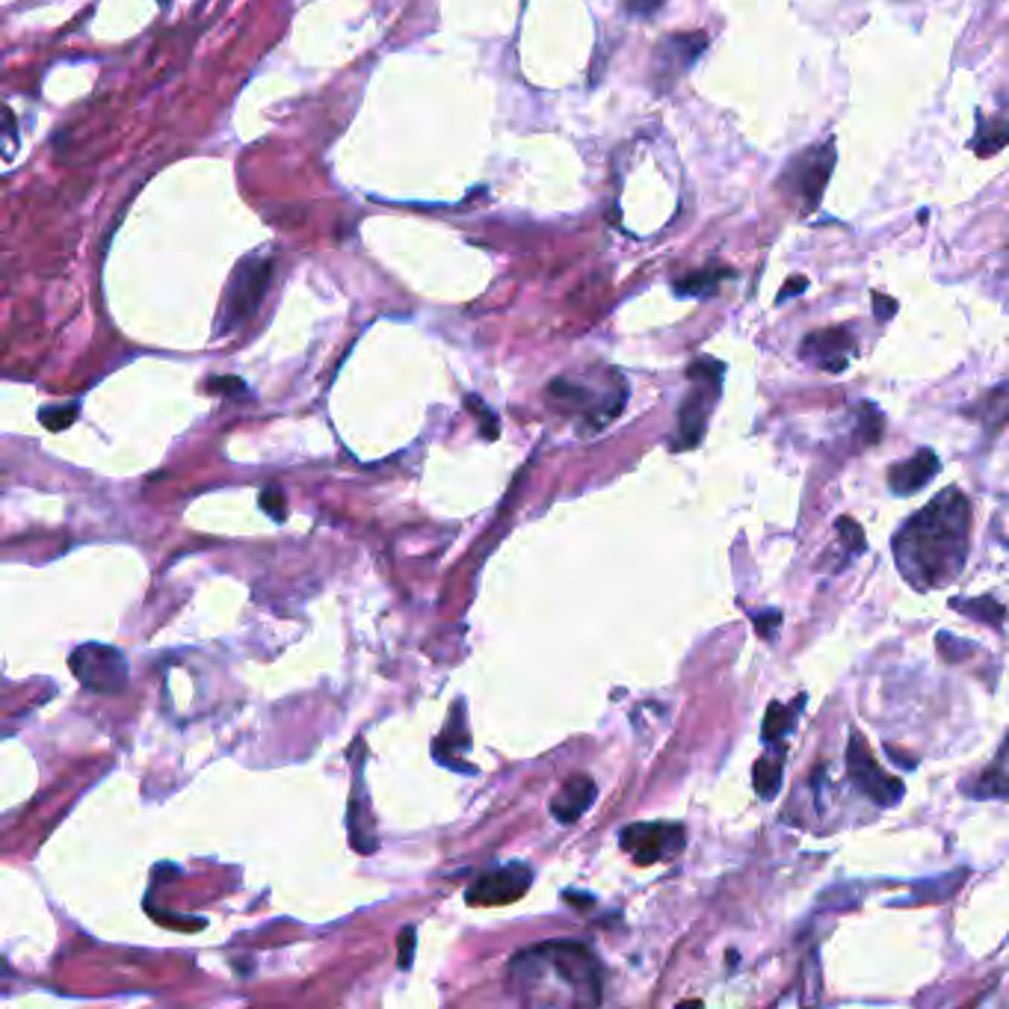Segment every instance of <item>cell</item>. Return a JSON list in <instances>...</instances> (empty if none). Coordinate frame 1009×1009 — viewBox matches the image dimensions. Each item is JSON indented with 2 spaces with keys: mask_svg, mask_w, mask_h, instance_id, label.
I'll use <instances>...</instances> for the list:
<instances>
[{
  "mask_svg": "<svg viewBox=\"0 0 1009 1009\" xmlns=\"http://www.w3.org/2000/svg\"><path fill=\"white\" fill-rule=\"evenodd\" d=\"M971 545V504L957 486L936 495L895 536L897 572L918 593L953 584Z\"/></svg>",
  "mask_w": 1009,
  "mask_h": 1009,
  "instance_id": "1",
  "label": "cell"
},
{
  "mask_svg": "<svg viewBox=\"0 0 1009 1009\" xmlns=\"http://www.w3.org/2000/svg\"><path fill=\"white\" fill-rule=\"evenodd\" d=\"M506 986L524 1007H598L604 971L584 941H545L518 950L506 966Z\"/></svg>",
  "mask_w": 1009,
  "mask_h": 1009,
  "instance_id": "2",
  "label": "cell"
},
{
  "mask_svg": "<svg viewBox=\"0 0 1009 1009\" xmlns=\"http://www.w3.org/2000/svg\"><path fill=\"white\" fill-rule=\"evenodd\" d=\"M548 400L559 412L575 415L581 421V433L589 435L602 433L604 426L622 415L628 403V385L616 371H611L602 389L575 376H557L548 385Z\"/></svg>",
  "mask_w": 1009,
  "mask_h": 1009,
  "instance_id": "3",
  "label": "cell"
},
{
  "mask_svg": "<svg viewBox=\"0 0 1009 1009\" xmlns=\"http://www.w3.org/2000/svg\"><path fill=\"white\" fill-rule=\"evenodd\" d=\"M835 163H838L835 140L811 142V145L797 151V154L785 163L779 178V190L785 193V199H790V202L797 204L803 216L817 211V204L824 199L826 186L833 181Z\"/></svg>",
  "mask_w": 1009,
  "mask_h": 1009,
  "instance_id": "4",
  "label": "cell"
},
{
  "mask_svg": "<svg viewBox=\"0 0 1009 1009\" xmlns=\"http://www.w3.org/2000/svg\"><path fill=\"white\" fill-rule=\"evenodd\" d=\"M687 376H690L693 389L678 408V433L673 438V451H693L705 438L710 408L717 406L719 394H723L726 364L717 359H696L687 367Z\"/></svg>",
  "mask_w": 1009,
  "mask_h": 1009,
  "instance_id": "5",
  "label": "cell"
},
{
  "mask_svg": "<svg viewBox=\"0 0 1009 1009\" xmlns=\"http://www.w3.org/2000/svg\"><path fill=\"white\" fill-rule=\"evenodd\" d=\"M273 282V258L270 255H249L231 273V282L225 287V300H222L220 320H216V335H229L234 329L255 317L261 309L266 291Z\"/></svg>",
  "mask_w": 1009,
  "mask_h": 1009,
  "instance_id": "6",
  "label": "cell"
},
{
  "mask_svg": "<svg viewBox=\"0 0 1009 1009\" xmlns=\"http://www.w3.org/2000/svg\"><path fill=\"white\" fill-rule=\"evenodd\" d=\"M69 666L74 678L98 696H119L128 687V657L115 646L83 643L69 655Z\"/></svg>",
  "mask_w": 1009,
  "mask_h": 1009,
  "instance_id": "7",
  "label": "cell"
},
{
  "mask_svg": "<svg viewBox=\"0 0 1009 1009\" xmlns=\"http://www.w3.org/2000/svg\"><path fill=\"white\" fill-rule=\"evenodd\" d=\"M847 773H850L852 785H856V788H859L861 794L870 799V803H877L879 808H891L904 799V794H906L904 781L879 767L877 758L870 755L868 740H865L859 731H852L850 735V749H847Z\"/></svg>",
  "mask_w": 1009,
  "mask_h": 1009,
  "instance_id": "8",
  "label": "cell"
},
{
  "mask_svg": "<svg viewBox=\"0 0 1009 1009\" xmlns=\"http://www.w3.org/2000/svg\"><path fill=\"white\" fill-rule=\"evenodd\" d=\"M705 48H708V33H702V30L664 36L657 42L655 60H652V83L657 92H669L696 65Z\"/></svg>",
  "mask_w": 1009,
  "mask_h": 1009,
  "instance_id": "9",
  "label": "cell"
},
{
  "mask_svg": "<svg viewBox=\"0 0 1009 1009\" xmlns=\"http://www.w3.org/2000/svg\"><path fill=\"white\" fill-rule=\"evenodd\" d=\"M684 826L678 824H634L622 829L619 844L639 868L675 859L684 850Z\"/></svg>",
  "mask_w": 1009,
  "mask_h": 1009,
  "instance_id": "10",
  "label": "cell"
},
{
  "mask_svg": "<svg viewBox=\"0 0 1009 1009\" xmlns=\"http://www.w3.org/2000/svg\"><path fill=\"white\" fill-rule=\"evenodd\" d=\"M533 886V870L524 861H509L501 868L486 870L477 877L465 891V900L471 906H506L522 900L527 888Z\"/></svg>",
  "mask_w": 1009,
  "mask_h": 1009,
  "instance_id": "11",
  "label": "cell"
},
{
  "mask_svg": "<svg viewBox=\"0 0 1009 1009\" xmlns=\"http://www.w3.org/2000/svg\"><path fill=\"white\" fill-rule=\"evenodd\" d=\"M799 355L826 373H844L856 355V337L847 326H829L808 332L799 344Z\"/></svg>",
  "mask_w": 1009,
  "mask_h": 1009,
  "instance_id": "12",
  "label": "cell"
},
{
  "mask_svg": "<svg viewBox=\"0 0 1009 1009\" xmlns=\"http://www.w3.org/2000/svg\"><path fill=\"white\" fill-rule=\"evenodd\" d=\"M936 474H939V456H936V451H930V447H921L915 456L895 462V465L888 468V486H891V492H895L897 497L915 495V492L927 486Z\"/></svg>",
  "mask_w": 1009,
  "mask_h": 1009,
  "instance_id": "13",
  "label": "cell"
},
{
  "mask_svg": "<svg viewBox=\"0 0 1009 1009\" xmlns=\"http://www.w3.org/2000/svg\"><path fill=\"white\" fill-rule=\"evenodd\" d=\"M595 794H598L595 781L589 776H584V773H577V776H572L559 788L557 797L551 799V815L557 817V824L563 826L575 824V820H581L589 811V806L595 803Z\"/></svg>",
  "mask_w": 1009,
  "mask_h": 1009,
  "instance_id": "14",
  "label": "cell"
},
{
  "mask_svg": "<svg viewBox=\"0 0 1009 1009\" xmlns=\"http://www.w3.org/2000/svg\"><path fill=\"white\" fill-rule=\"evenodd\" d=\"M726 279H731L728 266H702V270H693V273L675 279L673 293L684 296V300H710V296H717Z\"/></svg>",
  "mask_w": 1009,
  "mask_h": 1009,
  "instance_id": "15",
  "label": "cell"
},
{
  "mask_svg": "<svg viewBox=\"0 0 1009 1009\" xmlns=\"http://www.w3.org/2000/svg\"><path fill=\"white\" fill-rule=\"evenodd\" d=\"M966 415L977 424H983L989 433H998L1003 424H1009V382L986 391L983 397L966 408Z\"/></svg>",
  "mask_w": 1009,
  "mask_h": 1009,
  "instance_id": "16",
  "label": "cell"
},
{
  "mask_svg": "<svg viewBox=\"0 0 1009 1009\" xmlns=\"http://www.w3.org/2000/svg\"><path fill=\"white\" fill-rule=\"evenodd\" d=\"M1009 145V115L977 113V131L971 137V151L977 158H995Z\"/></svg>",
  "mask_w": 1009,
  "mask_h": 1009,
  "instance_id": "17",
  "label": "cell"
},
{
  "mask_svg": "<svg viewBox=\"0 0 1009 1009\" xmlns=\"http://www.w3.org/2000/svg\"><path fill=\"white\" fill-rule=\"evenodd\" d=\"M971 797L975 799H995V797H1007L1009 794V749L1003 744L1001 755H998V761L992 767H986L980 773V779L971 785Z\"/></svg>",
  "mask_w": 1009,
  "mask_h": 1009,
  "instance_id": "18",
  "label": "cell"
},
{
  "mask_svg": "<svg viewBox=\"0 0 1009 1009\" xmlns=\"http://www.w3.org/2000/svg\"><path fill=\"white\" fill-rule=\"evenodd\" d=\"M355 785H359V797H355L353 790V799H350V841H353V850L373 852V847H376V835H373V820L364 815L362 776L355 779Z\"/></svg>",
  "mask_w": 1009,
  "mask_h": 1009,
  "instance_id": "19",
  "label": "cell"
},
{
  "mask_svg": "<svg viewBox=\"0 0 1009 1009\" xmlns=\"http://www.w3.org/2000/svg\"><path fill=\"white\" fill-rule=\"evenodd\" d=\"M835 531H838V539H835L838 557H833L835 563L829 568H833V572H841V568L850 566L852 557H859L861 551L868 548V542H865V531H861L852 518H841V522L835 524Z\"/></svg>",
  "mask_w": 1009,
  "mask_h": 1009,
  "instance_id": "20",
  "label": "cell"
},
{
  "mask_svg": "<svg viewBox=\"0 0 1009 1009\" xmlns=\"http://www.w3.org/2000/svg\"><path fill=\"white\" fill-rule=\"evenodd\" d=\"M950 607L957 613H962V616L986 622V625H992V628H1001L1003 619H1007V607L995 602L992 595H983V598H953Z\"/></svg>",
  "mask_w": 1009,
  "mask_h": 1009,
  "instance_id": "21",
  "label": "cell"
},
{
  "mask_svg": "<svg viewBox=\"0 0 1009 1009\" xmlns=\"http://www.w3.org/2000/svg\"><path fill=\"white\" fill-rule=\"evenodd\" d=\"M799 708H803V699H799L797 708H788V705H781V702H773L770 710H767V717H764L761 731L764 740H767V744H781V740L794 731Z\"/></svg>",
  "mask_w": 1009,
  "mask_h": 1009,
  "instance_id": "22",
  "label": "cell"
},
{
  "mask_svg": "<svg viewBox=\"0 0 1009 1009\" xmlns=\"http://www.w3.org/2000/svg\"><path fill=\"white\" fill-rule=\"evenodd\" d=\"M781 753H785V749H781ZM781 753L776 755V758L764 755V758L755 761L753 781H755V790H758L764 799H773L781 788Z\"/></svg>",
  "mask_w": 1009,
  "mask_h": 1009,
  "instance_id": "23",
  "label": "cell"
},
{
  "mask_svg": "<svg viewBox=\"0 0 1009 1009\" xmlns=\"http://www.w3.org/2000/svg\"><path fill=\"white\" fill-rule=\"evenodd\" d=\"M966 877V870H957V874H948V877L918 882V886H912V900L915 904H921V900H948L953 891H959Z\"/></svg>",
  "mask_w": 1009,
  "mask_h": 1009,
  "instance_id": "24",
  "label": "cell"
},
{
  "mask_svg": "<svg viewBox=\"0 0 1009 1009\" xmlns=\"http://www.w3.org/2000/svg\"><path fill=\"white\" fill-rule=\"evenodd\" d=\"M859 438H865V444H877V438L882 435V415L870 403L859 408Z\"/></svg>",
  "mask_w": 1009,
  "mask_h": 1009,
  "instance_id": "25",
  "label": "cell"
},
{
  "mask_svg": "<svg viewBox=\"0 0 1009 1009\" xmlns=\"http://www.w3.org/2000/svg\"><path fill=\"white\" fill-rule=\"evenodd\" d=\"M74 415H78V403H65V406L57 408H42V412H39V421H42L48 430H53V433H60V430H65V426L74 421Z\"/></svg>",
  "mask_w": 1009,
  "mask_h": 1009,
  "instance_id": "26",
  "label": "cell"
},
{
  "mask_svg": "<svg viewBox=\"0 0 1009 1009\" xmlns=\"http://www.w3.org/2000/svg\"><path fill=\"white\" fill-rule=\"evenodd\" d=\"M261 506L270 513L273 522H284V515H287V501H284V495L275 486H266L261 492Z\"/></svg>",
  "mask_w": 1009,
  "mask_h": 1009,
  "instance_id": "27",
  "label": "cell"
},
{
  "mask_svg": "<svg viewBox=\"0 0 1009 1009\" xmlns=\"http://www.w3.org/2000/svg\"><path fill=\"white\" fill-rule=\"evenodd\" d=\"M412 959H415V927H406L397 941V966L412 968Z\"/></svg>",
  "mask_w": 1009,
  "mask_h": 1009,
  "instance_id": "28",
  "label": "cell"
},
{
  "mask_svg": "<svg viewBox=\"0 0 1009 1009\" xmlns=\"http://www.w3.org/2000/svg\"><path fill=\"white\" fill-rule=\"evenodd\" d=\"M753 622H755V628H758V634H761L764 639H773V637H776V628L781 625V613L779 611H764L761 616L755 613Z\"/></svg>",
  "mask_w": 1009,
  "mask_h": 1009,
  "instance_id": "29",
  "label": "cell"
},
{
  "mask_svg": "<svg viewBox=\"0 0 1009 1009\" xmlns=\"http://www.w3.org/2000/svg\"><path fill=\"white\" fill-rule=\"evenodd\" d=\"M666 0H628V3H625V9H628L630 16H639V18H648V16H655L657 9L664 7Z\"/></svg>",
  "mask_w": 1009,
  "mask_h": 1009,
  "instance_id": "30",
  "label": "cell"
},
{
  "mask_svg": "<svg viewBox=\"0 0 1009 1009\" xmlns=\"http://www.w3.org/2000/svg\"><path fill=\"white\" fill-rule=\"evenodd\" d=\"M465 403H471V406L477 408L480 415H483V435H486V438H495L497 435V421H495V415H492V412H488L486 406H483V400H477V397H468L465 400Z\"/></svg>",
  "mask_w": 1009,
  "mask_h": 1009,
  "instance_id": "31",
  "label": "cell"
},
{
  "mask_svg": "<svg viewBox=\"0 0 1009 1009\" xmlns=\"http://www.w3.org/2000/svg\"><path fill=\"white\" fill-rule=\"evenodd\" d=\"M874 305H877V320H882V323L897 314V300H891V296L874 293Z\"/></svg>",
  "mask_w": 1009,
  "mask_h": 1009,
  "instance_id": "32",
  "label": "cell"
},
{
  "mask_svg": "<svg viewBox=\"0 0 1009 1009\" xmlns=\"http://www.w3.org/2000/svg\"><path fill=\"white\" fill-rule=\"evenodd\" d=\"M806 287H808V279L806 275H797V279H790V282H785V287H781L779 291V296H776V302H785L788 300V296H799V293H806Z\"/></svg>",
  "mask_w": 1009,
  "mask_h": 1009,
  "instance_id": "33",
  "label": "cell"
},
{
  "mask_svg": "<svg viewBox=\"0 0 1009 1009\" xmlns=\"http://www.w3.org/2000/svg\"><path fill=\"white\" fill-rule=\"evenodd\" d=\"M211 391H243L240 380H211Z\"/></svg>",
  "mask_w": 1009,
  "mask_h": 1009,
  "instance_id": "34",
  "label": "cell"
},
{
  "mask_svg": "<svg viewBox=\"0 0 1009 1009\" xmlns=\"http://www.w3.org/2000/svg\"><path fill=\"white\" fill-rule=\"evenodd\" d=\"M160 7H169V3H172V0H158Z\"/></svg>",
  "mask_w": 1009,
  "mask_h": 1009,
  "instance_id": "35",
  "label": "cell"
}]
</instances>
